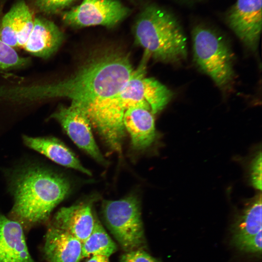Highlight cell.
Here are the masks:
<instances>
[{"mask_svg":"<svg viewBox=\"0 0 262 262\" xmlns=\"http://www.w3.org/2000/svg\"><path fill=\"white\" fill-rule=\"evenodd\" d=\"M134 71L128 55L108 51L91 58L67 79L48 83L14 85L10 96L13 101L20 103L65 98L71 100V104L82 108L116 94Z\"/></svg>","mask_w":262,"mask_h":262,"instance_id":"obj_1","label":"cell"},{"mask_svg":"<svg viewBox=\"0 0 262 262\" xmlns=\"http://www.w3.org/2000/svg\"><path fill=\"white\" fill-rule=\"evenodd\" d=\"M33 15L23 1L16 3L1 19L0 33L2 41L14 48L24 47L34 26Z\"/></svg>","mask_w":262,"mask_h":262,"instance_id":"obj_13","label":"cell"},{"mask_svg":"<svg viewBox=\"0 0 262 262\" xmlns=\"http://www.w3.org/2000/svg\"><path fill=\"white\" fill-rule=\"evenodd\" d=\"M123 124L134 149H145L154 142L157 135L155 120L148 108L143 106L129 108L124 115Z\"/></svg>","mask_w":262,"mask_h":262,"instance_id":"obj_14","label":"cell"},{"mask_svg":"<svg viewBox=\"0 0 262 262\" xmlns=\"http://www.w3.org/2000/svg\"><path fill=\"white\" fill-rule=\"evenodd\" d=\"M262 0H237L227 14V22L241 41L255 51L262 26Z\"/></svg>","mask_w":262,"mask_h":262,"instance_id":"obj_9","label":"cell"},{"mask_svg":"<svg viewBox=\"0 0 262 262\" xmlns=\"http://www.w3.org/2000/svg\"><path fill=\"white\" fill-rule=\"evenodd\" d=\"M86 262H110L109 257L102 255H93Z\"/></svg>","mask_w":262,"mask_h":262,"instance_id":"obj_24","label":"cell"},{"mask_svg":"<svg viewBox=\"0 0 262 262\" xmlns=\"http://www.w3.org/2000/svg\"><path fill=\"white\" fill-rule=\"evenodd\" d=\"M194 61L197 67L222 89L234 78L233 54L227 41L213 31L204 26L192 32Z\"/></svg>","mask_w":262,"mask_h":262,"instance_id":"obj_5","label":"cell"},{"mask_svg":"<svg viewBox=\"0 0 262 262\" xmlns=\"http://www.w3.org/2000/svg\"><path fill=\"white\" fill-rule=\"evenodd\" d=\"M262 230V195L254 196L245 206L232 227L233 245Z\"/></svg>","mask_w":262,"mask_h":262,"instance_id":"obj_17","label":"cell"},{"mask_svg":"<svg viewBox=\"0 0 262 262\" xmlns=\"http://www.w3.org/2000/svg\"><path fill=\"white\" fill-rule=\"evenodd\" d=\"M135 69L122 88L110 98L81 108L103 142L112 151L120 154L126 131L123 116L129 108L143 106L154 115L170 101L173 93L152 78L147 77L146 61Z\"/></svg>","mask_w":262,"mask_h":262,"instance_id":"obj_2","label":"cell"},{"mask_svg":"<svg viewBox=\"0 0 262 262\" xmlns=\"http://www.w3.org/2000/svg\"><path fill=\"white\" fill-rule=\"evenodd\" d=\"M250 181L253 186L262 190V153L260 151L252 161L250 167Z\"/></svg>","mask_w":262,"mask_h":262,"instance_id":"obj_22","label":"cell"},{"mask_svg":"<svg viewBox=\"0 0 262 262\" xmlns=\"http://www.w3.org/2000/svg\"><path fill=\"white\" fill-rule=\"evenodd\" d=\"M9 188L13 203L8 216L25 231L49 222L52 211L69 193L70 184L51 169L30 165L13 173Z\"/></svg>","mask_w":262,"mask_h":262,"instance_id":"obj_3","label":"cell"},{"mask_svg":"<svg viewBox=\"0 0 262 262\" xmlns=\"http://www.w3.org/2000/svg\"><path fill=\"white\" fill-rule=\"evenodd\" d=\"M234 246L243 252L261 256L262 253V230L256 235L247 238Z\"/></svg>","mask_w":262,"mask_h":262,"instance_id":"obj_20","label":"cell"},{"mask_svg":"<svg viewBox=\"0 0 262 262\" xmlns=\"http://www.w3.org/2000/svg\"><path fill=\"white\" fill-rule=\"evenodd\" d=\"M75 0H34L38 9L46 13H56L66 8Z\"/></svg>","mask_w":262,"mask_h":262,"instance_id":"obj_21","label":"cell"},{"mask_svg":"<svg viewBox=\"0 0 262 262\" xmlns=\"http://www.w3.org/2000/svg\"><path fill=\"white\" fill-rule=\"evenodd\" d=\"M64 39L63 32L54 22L43 17H36L23 48L34 56L48 58L59 49Z\"/></svg>","mask_w":262,"mask_h":262,"instance_id":"obj_15","label":"cell"},{"mask_svg":"<svg viewBox=\"0 0 262 262\" xmlns=\"http://www.w3.org/2000/svg\"><path fill=\"white\" fill-rule=\"evenodd\" d=\"M130 10L118 0H82L62 14L67 25L83 28L101 25L111 27L122 21Z\"/></svg>","mask_w":262,"mask_h":262,"instance_id":"obj_7","label":"cell"},{"mask_svg":"<svg viewBox=\"0 0 262 262\" xmlns=\"http://www.w3.org/2000/svg\"><path fill=\"white\" fill-rule=\"evenodd\" d=\"M120 262H161L143 249L125 252L120 258Z\"/></svg>","mask_w":262,"mask_h":262,"instance_id":"obj_23","label":"cell"},{"mask_svg":"<svg viewBox=\"0 0 262 262\" xmlns=\"http://www.w3.org/2000/svg\"><path fill=\"white\" fill-rule=\"evenodd\" d=\"M29 63V59L19 56L15 49L5 44L0 33V71L21 68Z\"/></svg>","mask_w":262,"mask_h":262,"instance_id":"obj_19","label":"cell"},{"mask_svg":"<svg viewBox=\"0 0 262 262\" xmlns=\"http://www.w3.org/2000/svg\"><path fill=\"white\" fill-rule=\"evenodd\" d=\"M93 200L60 208L48 223L82 243L91 233L98 218L93 210Z\"/></svg>","mask_w":262,"mask_h":262,"instance_id":"obj_10","label":"cell"},{"mask_svg":"<svg viewBox=\"0 0 262 262\" xmlns=\"http://www.w3.org/2000/svg\"><path fill=\"white\" fill-rule=\"evenodd\" d=\"M102 213L108 229L125 252L145 248L140 206L136 196L104 200Z\"/></svg>","mask_w":262,"mask_h":262,"instance_id":"obj_6","label":"cell"},{"mask_svg":"<svg viewBox=\"0 0 262 262\" xmlns=\"http://www.w3.org/2000/svg\"><path fill=\"white\" fill-rule=\"evenodd\" d=\"M82 243L70 233L47 223L42 247L46 262H80Z\"/></svg>","mask_w":262,"mask_h":262,"instance_id":"obj_11","label":"cell"},{"mask_svg":"<svg viewBox=\"0 0 262 262\" xmlns=\"http://www.w3.org/2000/svg\"><path fill=\"white\" fill-rule=\"evenodd\" d=\"M116 249V244L97 218L91 233L82 243L83 258L93 255L109 257Z\"/></svg>","mask_w":262,"mask_h":262,"instance_id":"obj_18","label":"cell"},{"mask_svg":"<svg viewBox=\"0 0 262 262\" xmlns=\"http://www.w3.org/2000/svg\"><path fill=\"white\" fill-rule=\"evenodd\" d=\"M24 232L19 223L0 212V262H36L29 252Z\"/></svg>","mask_w":262,"mask_h":262,"instance_id":"obj_12","label":"cell"},{"mask_svg":"<svg viewBox=\"0 0 262 262\" xmlns=\"http://www.w3.org/2000/svg\"><path fill=\"white\" fill-rule=\"evenodd\" d=\"M25 145L62 166L78 170L87 175L91 172L84 167L74 153L61 140L52 136H22Z\"/></svg>","mask_w":262,"mask_h":262,"instance_id":"obj_16","label":"cell"},{"mask_svg":"<svg viewBox=\"0 0 262 262\" xmlns=\"http://www.w3.org/2000/svg\"><path fill=\"white\" fill-rule=\"evenodd\" d=\"M135 43L145 55L166 63H177L187 57V39L177 19L157 6L145 7L134 24Z\"/></svg>","mask_w":262,"mask_h":262,"instance_id":"obj_4","label":"cell"},{"mask_svg":"<svg viewBox=\"0 0 262 262\" xmlns=\"http://www.w3.org/2000/svg\"><path fill=\"white\" fill-rule=\"evenodd\" d=\"M60 123L72 141L99 163L106 164V161L94 139L92 127L84 112L70 104L60 106L50 116Z\"/></svg>","mask_w":262,"mask_h":262,"instance_id":"obj_8","label":"cell"}]
</instances>
